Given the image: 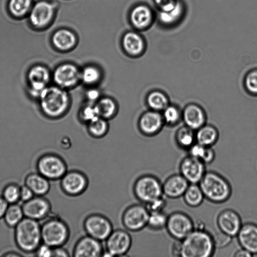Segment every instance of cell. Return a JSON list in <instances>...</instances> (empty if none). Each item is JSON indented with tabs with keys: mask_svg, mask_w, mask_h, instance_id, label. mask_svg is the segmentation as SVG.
Here are the masks:
<instances>
[{
	"mask_svg": "<svg viewBox=\"0 0 257 257\" xmlns=\"http://www.w3.org/2000/svg\"><path fill=\"white\" fill-rule=\"evenodd\" d=\"M14 228V240L18 248L26 253H35L42 243L39 221L25 217Z\"/></svg>",
	"mask_w": 257,
	"mask_h": 257,
	"instance_id": "cell-1",
	"label": "cell"
},
{
	"mask_svg": "<svg viewBox=\"0 0 257 257\" xmlns=\"http://www.w3.org/2000/svg\"><path fill=\"white\" fill-rule=\"evenodd\" d=\"M198 184L205 198L213 203L226 202L232 194V187L229 181L215 171H206Z\"/></svg>",
	"mask_w": 257,
	"mask_h": 257,
	"instance_id": "cell-2",
	"label": "cell"
},
{
	"mask_svg": "<svg viewBox=\"0 0 257 257\" xmlns=\"http://www.w3.org/2000/svg\"><path fill=\"white\" fill-rule=\"evenodd\" d=\"M181 245L182 257H210L216 249L212 234L205 229H194Z\"/></svg>",
	"mask_w": 257,
	"mask_h": 257,
	"instance_id": "cell-3",
	"label": "cell"
},
{
	"mask_svg": "<svg viewBox=\"0 0 257 257\" xmlns=\"http://www.w3.org/2000/svg\"><path fill=\"white\" fill-rule=\"evenodd\" d=\"M38 99L42 111L49 117H57L67 108L69 98L67 93L59 87L47 86L41 92Z\"/></svg>",
	"mask_w": 257,
	"mask_h": 257,
	"instance_id": "cell-4",
	"label": "cell"
},
{
	"mask_svg": "<svg viewBox=\"0 0 257 257\" xmlns=\"http://www.w3.org/2000/svg\"><path fill=\"white\" fill-rule=\"evenodd\" d=\"M41 235L43 243L55 248L67 242L70 231L66 222L59 217L52 216L41 224Z\"/></svg>",
	"mask_w": 257,
	"mask_h": 257,
	"instance_id": "cell-5",
	"label": "cell"
},
{
	"mask_svg": "<svg viewBox=\"0 0 257 257\" xmlns=\"http://www.w3.org/2000/svg\"><path fill=\"white\" fill-rule=\"evenodd\" d=\"M133 192L137 200L146 205L163 196L162 183L154 175L145 174L135 180Z\"/></svg>",
	"mask_w": 257,
	"mask_h": 257,
	"instance_id": "cell-6",
	"label": "cell"
},
{
	"mask_svg": "<svg viewBox=\"0 0 257 257\" xmlns=\"http://www.w3.org/2000/svg\"><path fill=\"white\" fill-rule=\"evenodd\" d=\"M36 165L37 172L50 181L60 180L68 171L66 161L61 156L53 153L41 156Z\"/></svg>",
	"mask_w": 257,
	"mask_h": 257,
	"instance_id": "cell-7",
	"label": "cell"
},
{
	"mask_svg": "<svg viewBox=\"0 0 257 257\" xmlns=\"http://www.w3.org/2000/svg\"><path fill=\"white\" fill-rule=\"evenodd\" d=\"M150 212L145 204H133L127 206L121 215L123 227L131 232H137L147 227Z\"/></svg>",
	"mask_w": 257,
	"mask_h": 257,
	"instance_id": "cell-8",
	"label": "cell"
},
{
	"mask_svg": "<svg viewBox=\"0 0 257 257\" xmlns=\"http://www.w3.org/2000/svg\"><path fill=\"white\" fill-rule=\"evenodd\" d=\"M132 238L127 230L113 229L105 240V249L102 256H122L131 249Z\"/></svg>",
	"mask_w": 257,
	"mask_h": 257,
	"instance_id": "cell-9",
	"label": "cell"
},
{
	"mask_svg": "<svg viewBox=\"0 0 257 257\" xmlns=\"http://www.w3.org/2000/svg\"><path fill=\"white\" fill-rule=\"evenodd\" d=\"M83 227L87 235L101 242L105 241L113 230L109 219L98 213L87 215L83 221Z\"/></svg>",
	"mask_w": 257,
	"mask_h": 257,
	"instance_id": "cell-10",
	"label": "cell"
},
{
	"mask_svg": "<svg viewBox=\"0 0 257 257\" xmlns=\"http://www.w3.org/2000/svg\"><path fill=\"white\" fill-rule=\"evenodd\" d=\"M89 185V179L83 172L72 169L67 171L60 180L62 192L70 197H76L85 192Z\"/></svg>",
	"mask_w": 257,
	"mask_h": 257,
	"instance_id": "cell-11",
	"label": "cell"
},
{
	"mask_svg": "<svg viewBox=\"0 0 257 257\" xmlns=\"http://www.w3.org/2000/svg\"><path fill=\"white\" fill-rule=\"evenodd\" d=\"M165 228L171 237L182 240L194 229V222L186 213L175 211L168 215Z\"/></svg>",
	"mask_w": 257,
	"mask_h": 257,
	"instance_id": "cell-12",
	"label": "cell"
},
{
	"mask_svg": "<svg viewBox=\"0 0 257 257\" xmlns=\"http://www.w3.org/2000/svg\"><path fill=\"white\" fill-rule=\"evenodd\" d=\"M27 79L30 95L38 98L43 90L48 86L50 73L44 65H35L29 69Z\"/></svg>",
	"mask_w": 257,
	"mask_h": 257,
	"instance_id": "cell-13",
	"label": "cell"
},
{
	"mask_svg": "<svg viewBox=\"0 0 257 257\" xmlns=\"http://www.w3.org/2000/svg\"><path fill=\"white\" fill-rule=\"evenodd\" d=\"M22 209L26 217L40 221L47 218L51 212V204L44 196L35 195L23 202Z\"/></svg>",
	"mask_w": 257,
	"mask_h": 257,
	"instance_id": "cell-14",
	"label": "cell"
},
{
	"mask_svg": "<svg viewBox=\"0 0 257 257\" xmlns=\"http://www.w3.org/2000/svg\"><path fill=\"white\" fill-rule=\"evenodd\" d=\"M205 165L200 160L189 155L180 162V174L190 184H199L206 172Z\"/></svg>",
	"mask_w": 257,
	"mask_h": 257,
	"instance_id": "cell-15",
	"label": "cell"
},
{
	"mask_svg": "<svg viewBox=\"0 0 257 257\" xmlns=\"http://www.w3.org/2000/svg\"><path fill=\"white\" fill-rule=\"evenodd\" d=\"M104 249L101 241L86 235L76 242L72 251L74 257L102 256Z\"/></svg>",
	"mask_w": 257,
	"mask_h": 257,
	"instance_id": "cell-16",
	"label": "cell"
},
{
	"mask_svg": "<svg viewBox=\"0 0 257 257\" xmlns=\"http://www.w3.org/2000/svg\"><path fill=\"white\" fill-rule=\"evenodd\" d=\"M216 223L219 230L232 237L236 236L242 225L239 214L231 209L221 211L217 217Z\"/></svg>",
	"mask_w": 257,
	"mask_h": 257,
	"instance_id": "cell-17",
	"label": "cell"
},
{
	"mask_svg": "<svg viewBox=\"0 0 257 257\" xmlns=\"http://www.w3.org/2000/svg\"><path fill=\"white\" fill-rule=\"evenodd\" d=\"M189 184L181 174H172L162 183L163 195L171 199L182 197Z\"/></svg>",
	"mask_w": 257,
	"mask_h": 257,
	"instance_id": "cell-18",
	"label": "cell"
},
{
	"mask_svg": "<svg viewBox=\"0 0 257 257\" xmlns=\"http://www.w3.org/2000/svg\"><path fill=\"white\" fill-rule=\"evenodd\" d=\"M241 247L253 255L257 254V224L253 222L242 224L236 235Z\"/></svg>",
	"mask_w": 257,
	"mask_h": 257,
	"instance_id": "cell-19",
	"label": "cell"
},
{
	"mask_svg": "<svg viewBox=\"0 0 257 257\" xmlns=\"http://www.w3.org/2000/svg\"><path fill=\"white\" fill-rule=\"evenodd\" d=\"M80 77L77 68L70 64H64L56 68L53 73V79L60 87H69L75 85Z\"/></svg>",
	"mask_w": 257,
	"mask_h": 257,
	"instance_id": "cell-20",
	"label": "cell"
},
{
	"mask_svg": "<svg viewBox=\"0 0 257 257\" xmlns=\"http://www.w3.org/2000/svg\"><path fill=\"white\" fill-rule=\"evenodd\" d=\"M53 14L54 7L51 4L44 1L39 2L33 8L30 20L34 26L42 28L51 21Z\"/></svg>",
	"mask_w": 257,
	"mask_h": 257,
	"instance_id": "cell-21",
	"label": "cell"
},
{
	"mask_svg": "<svg viewBox=\"0 0 257 257\" xmlns=\"http://www.w3.org/2000/svg\"><path fill=\"white\" fill-rule=\"evenodd\" d=\"M182 117L186 125L192 130H198L205 121V114L203 109L196 104H190L184 108Z\"/></svg>",
	"mask_w": 257,
	"mask_h": 257,
	"instance_id": "cell-22",
	"label": "cell"
},
{
	"mask_svg": "<svg viewBox=\"0 0 257 257\" xmlns=\"http://www.w3.org/2000/svg\"><path fill=\"white\" fill-rule=\"evenodd\" d=\"M186 8L182 0L167 11H159V19L161 24L167 27H173L180 23L185 16Z\"/></svg>",
	"mask_w": 257,
	"mask_h": 257,
	"instance_id": "cell-23",
	"label": "cell"
},
{
	"mask_svg": "<svg viewBox=\"0 0 257 257\" xmlns=\"http://www.w3.org/2000/svg\"><path fill=\"white\" fill-rule=\"evenodd\" d=\"M24 184L27 186L35 195L44 196L50 191V180L39 173L33 172L25 177Z\"/></svg>",
	"mask_w": 257,
	"mask_h": 257,
	"instance_id": "cell-24",
	"label": "cell"
},
{
	"mask_svg": "<svg viewBox=\"0 0 257 257\" xmlns=\"http://www.w3.org/2000/svg\"><path fill=\"white\" fill-rule=\"evenodd\" d=\"M163 116L157 111L145 113L140 120L142 131L147 134H154L162 127L164 121Z\"/></svg>",
	"mask_w": 257,
	"mask_h": 257,
	"instance_id": "cell-25",
	"label": "cell"
},
{
	"mask_svg": "<svg viewBox=\"0 0 257 257\" xmlns=\"http://www.w3.org/2000/svg\"><path fill=\"white\" fill-rule=\"evenodd\" d=\"M153 13L151 9L144 5L135 7L131 12V20L133 25L138 28L147 27L152 23Z\"/></svg>",
	"mask_w": 257,
	"mask_h": 257,
	"instance_id": "cell-26",
	"label": "cell"
},
{
	"mask_svg": "<svg viewBox=\"0 0 257 257\" xmlns=\"http://www.w3.org/2000/svg\"><path fill=\"white\" fill-rule=\"evenodd\" d=\"M55 47L61 50H67L74 45L76 38L71 31L62 29L56 32L52 37Z\"/></svg>",
	"mask_w": 257,
	"mask_h": 257,
	"instance_id": "cell-27",
	"label": "cell"
},
{
	"mask_svg": "<svg viewBox=\"0 0 257 257\" xmlns=\"http://www.w3.org/2000/svg\"><path fill=\"white\" fill-rule=\"evenodd\" d=\"M218 134L216 129L211 125H204L198 129L195 134L196 143L205 147H211L218 139Z\"/></svg>",
	"mask_w": 257,
	"mask_h": 257,
	"instance_id": "cell-28",
	"label": "cell"
},
{
	"mask_svg": "<svg viewBox=\"0 0 257 257\" xmlns=\"http://www.w3.org/2000/svg\"><path fill=\"white\" fill-rule=\"evenodd\" d=\"M182 197L186 204L191 207L200 206L205 198L198 184H190Z\"/></svg>",
	"mask_w": 257,
	"mask_h": 257,
	"instance_id": "cell-29",
	"label": "cell"
},
{
	"mask_svg": "<svg viewBox=\"0 0 257 257\" xmlns=\"http://www.w3.org/2000/svg\"><path fill=\"white\" fill-rule=\"evenodd\" d=\"M122 43L125 51L132 55L139 54L144 48L143 39L134 32L127 33L123 38Z\"/></svg>",
	"mask_w": 257,
	"mask_h": 257,
	"instance_id": "cell-30",
	"label": "cell"
},
{
	"mask_svg": "<svg viewBox=\"0 0 257 257\" xmlns=\"http://www.w3.org/2000/svg\"><path fill=\"white\" fill-rule=\"evenodd\" d=\"M24 217L22 205L15 203L9 205L3 218L8 227L15 228Z\"/></svg>",
	"mask_w": 257,
	"mask_h": 257,
	"instance_id": "cell-31",
	"label": "cell"
},
{
	"mask_svg": "<svg viewBox=\"0 0 257 257\" xmlns=\"http://www.w3.org/2000/svg\"><path fill=\"white\" fill-rule=\"evenodd\" d=\"M176 140L177 144L182 148L189 149L196 141L193 130L187 126L180 127L176 133Z\"/></svg>",
	"mask_w": 257,
	"mask_h": 257,
	"instance_id": "cell-32",
	"label": "cell"
},
{
	"mask_svg": "<svg viewBox=\"0 0 257 257\" xmlns=\"http://www.w3.org/2000/svg\"><path fill=\"white\" fill-rule=\"evenodd\" d=\"M149 105L153 109L158 111L164 110L168 106V99L163 92L155 91L151 92L148 97Z\"/></svg>",
	"mask_w": 257,
	"mask_h": 257,
	"instance_id": "cell-33",
	"label": "cell"
},
{
	"mask_svg": "<svg viewBox=\"0 0 257 257\" xmlns=\"http://www.w3.org/2000/svg\"><path fill=\"white\" fill-rule=\"evenodd\" d=\"M20 191V186L15 183H10L4 187L2 196L9 204L18 203L21 201Z\"/></svg>",
	"mask_w": 257,
	"mask_h": 257,
	"instance_id": "cell-34",
	"label": "cell"
},
{
	"mask_svg": "<svg viewBox=\"0 0 257 257\" xmlns=\"http://www.w3.org/2000/svg\"><path fill=\"white\" fill-rule=\"evenodd\" d=\"M168 215L164 211L150 213L147 227L158 231L165 228Z\"/></svg>",
	"mask_w": 257,
	"mask_h": 257,
	"instance_id": "cell-35",
	"label": "cell"
},
{
	"mask_svg": "<svg viewBox=\"0 0 257 257\" xmlns=\"http://www.w3.org/2000/svg\"><path fill=\"white\" fill-rule=\"evenodd\" d=\"M98 115L103 118L112 116L115 109V105L112 100L108 98H103L95 106Z\"/></svg>",
	"mask_w": 257,
	"mask_h": 257,
	"instance_id": "cell-36",
	"label": "cell"
},
{
	"mask_svg": "<svg viewBox=\"0 0 257 257\" xmlns=\"http://www.w3.org/2000/svg\"><path fill=\"white\" fill-rule=\"evenodd\" d=\"M31 4V0H10L9 9L13 15L22 16L29 11Z\"/></svg>",
	"mask_w": 257,
	"mask_h": 257,
	"instance_id": "cell-37",
	"label": "cell"
},
{
	"mask_svg": "<svg viewBox=\"0 0 257 257\" xmlns=\"http://www.w3.org/2000/svg\"><path fill=\"white\" fill-rule=\"evenodd\" d=\"M106 128L107 124L100 116H97L90 121L89 129L94 136L100 137L102 136L105 133Z\"/></svg>",
	"mask_w": 257,
	"mask_h": 257,
	"instance_id": "cell-38",
	"label": "cell"
},
{
	"mask_svg": "<svg viewBox=\"0 0 257 257\" xmlns=\"http://www.w3.org/2000/svg\"><path fill=\"white\" fill-rule=\"evenodd\" d=\"M99 77V71L96 68L93 66L86 67L80 74V77L82 81L88 84L96 82Z\"/></svg>",
	"mask_w": 257,
	"mask_h": 257,
	"instance_id": "cell-39",
	"label": "cell"
},
{
	"mask_svg": "<svg viewBox=\"0 0 257 257\" xmlns=\"http://www.w3.org/2000/svg\"><path fill=\"white\" fill-rule=\"evenodd\" d=\"M181 117L178 108L173 105H168L164 109L163 115L164 120L170 124L177 123Z\"/></svg>",
	"mask_w": 257,
	"mask_h": 257,
	"instance_id": "cell-40",
	"label": "cell"
},
{
	"mask_svg": "<svg viewBox=\"0 0 257 257\" xmlns=\"http://www.w3.org/2000/svg\"><path fill=\"white\" fill-rule=\"evenodd\" d=\"M212 235L216 248H221L227 246L230 243L233 238L220 230Z\"/></svg>",
	"mask_w": 257,
	"mask_h": 257,
	"instance_id": "cell-41",
	"label": "cell"
},
{
	"mask_svg": "<svg viewBox=\"0 0 257 257\" xmlns=\"http://www.w3.org/2000/svg\"><path fill=\"white\" fill-rule=\"evenodd\" d=\"M244 84L247 90L257 95V69L249 72L245 76Z\"/></svg>",
	"mask_w": 257,
	"mask_h": 257,
	"instance_id": "cell-42",
	"label": "cell"
},
{
	"mask_svg": "<svg viewBox=\"0 0 257 257\" xmlns=\"http://www.w3.org/2000/svg\"><path fill=\"white\" fill-rule=\"evenodd\" d=\"M167 202L163 195L146 204V206L149 212L151 213L164 211Z\"/></svg>",
	"mask_w": 257,
	"mask_h": 257,
	"instance_id": "cell-43",
	"label": "cell"
},
{
	"mask_svg": "<svg viewBox=\"0 0 257 257\" xmlns=\"http://www.w3.org/2000/svg\"><path fill=\"white\" fill-rule=\"evenodd\" d=\"M208 147L197 143H195L189 149V155L202 161L205 155Z\"/></svg>",
	"mask_w": 257,
	"mask_h": 257,
	"instance_id": "cell-44",
	"label": "cell"
},
{
	"mask_svg": "<svg viewBox=\"0 0 257 257\" xmlns=\"http://www.w3.org/2000/svg\"><path fill=\"white\" fill-rule=\"evenodd\" d=\"M178 0H154L160 11H167L173 9Z\"/></svg>",
	"mask_w": 257,
	"mask_h": 257,
	"instance_id": "cell-45",
	"label": "cell"
},
{
	"mask_svg": "<svg viewBox=\"0 0 257 257\" xmlns=\"http://www.w3.org/2000/svg\"><path fill=\"white\" fill-rule=\"evenodd\" d=\"M35 253L36 256L39 257H51L53 255V248L42 242Z\"/></svg>",
	"mask_w": 257,
	"mask_h": 257,
	"instance_id": "cell-46",
	"label": "cell"
},
{
	"mask_svg": "<svg viewBox=\"0 0 257 257\" xmlns=\"http://www.w3.org/2000/svg\"><path fill=\"white\" fill-rule=\"evenodd\" d=\"M35 194L33 191L25 184L21 186L20 198L23 202L32 199Z\"/></svg>",
	"mask_w": 257,
	"mask_h": 257,
	"instance_id": "cell-47",
	"label": "cell"
},
{
	"mask_svg": "<svg viewBox=\"0 0 257 257\" xmlns=\"http://www.w3.org/2000/svg\"><path fill=\"white\" fill-rule=\"evenodd\" d=\"M83 115L86 120H89V121L95 117L99 116L95 106L86 107L83 110Z\"/></svg>",
	"mask_w": 257,
	"mask_h": 257,
	"instance_id": "cell-48",
	"label": "cell"
},
{
	"mask_svg": "<svg viewBox=\"0 0 257 257\" xmlns=\"http://www.w3.org/2000/svg\"><path fill=\"white\" fill-rule=\"evenodd\" d=\"M215 153L214 150L208 147L207 149L206 153L202 161L205 164H209L211 163L215 159Z\"/></svg>",
	"mask_w": 257,
	"mask_h": 257,
	"instance_id": "cell-49",
	"label": "cell"
},
{
	"mask_svg": "<svg viewBox=\"0 0 257 257\" xmlns=\"http://www.w3.org/2000/svg\"><path fill=\"white\" fill-rule=\"evenodd\" d=\"M69 256V252L67 250L63 248L62 246L53 248L52 256L53 257H67Z\"/></svg>",
	"mask_w": 257,
	"mask_h": 257,
	"instance_id": "cell-50",
	"label": "cell"
},
{
	"mask_svg": "<svg viewBox=\"0 0 257 257\" xmlns=\"http://www.w3.org/2000/svg\"><path fill=\"white\" fill-rule=\"evenodd\" d=\"M172 254L175 256H181L182 245L181 240H176L173 243L171 249Z\"/></svg>",
	"mask_w": 257,
	"mask_h": 257,
	"instance_id": "cell-51",
	"label": "cell"
},
{
	"mask_svg": "<svg viewBox=\"0 0 257 257\" xmlns=\"http://www.w3.org/2000/svg\"><path fill=\"white\" fill-rule=\"evenodd\" d=\"M9 205L3 196L0 195V219L3 218Z\"/></svg>",
	"mask_w": 257,
	"mask_h": 257,
	"instance_id": "cell-52",
	"label": "cell"
},
{
	"mask_svg": "<svg viewBox=\"0 0 257 257\" xmlns=\"http://www.w3.org/2000/svg\"><path fill=\"white\" fill-rule=\"evenodd\" d=\"M252 256L253 255L251 253L242 247L237 250L233 254L234 257H250Z\"/></svg>",
	"mask_w": 257,
	"mask_h": 257,
	"instance_id": "cell-53",
	"label": "cell"
},
{
	"mask_svg": "<svg viewBox=\"0 0 257 257\" xmlns=\"http://www.w3.org/2000/svg\"><path fill=\"white\" fill-rule=\"evenodd\" d=\"M87 96L89 99L94 100L98 97V92L95 90H91L88 91Z\"/></svg>",
	"mask_w": 257,
	"mask_h": 257,
	"instance_id": "cell-54",
	"label": "cell"
},
{
	"mask_svg": "<svg viewBox=\"0 0 257 257\" xmlns=\"http://www.w3.org/2000/svg\"><path fill=\"white\" fill-rule=\"evenodd\" d=\"M4 256H20L21 255L20 254H18L17 253V252H8V253H6L5 254H4L3 255Z\"/></svg>",
	"mask_w": 257,
	"mask_h": 257,
	"instance_id": "cell-55",
	"label": "cell"
}]
</instances>
